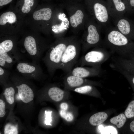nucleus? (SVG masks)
<instances>
[{"label": "nucleus", "mask_w": 134, "mask_h": 134, "mask_svg": "<svg viewBox=\"0 0 134 134\" xmlns=\"http://www.w3.org/2000/svg\"><path fill=\"white\" fill-rule=\"evenodd\" d=\"M19 34L21 37L18 41V45L22 51L25 52L34 63L39 64L42 56L49 47L41 35L40 33L24 28Z\"/></svg>", "instance_id": "nucleus-1"}, {"label": "nucleus", "mask_w": 134, "mask_h": 134, "mask_svg": "<svg viewBox=\"0 0 134 134\" xmlns=\"http://www.w3.org/2000/svg\"><path fill=\"white\" fill-rule=\"evenodd\" d=\"M25 18L11 7L0 15V34H18L25 27Z\"/></svg>", "instance_id": "nucleus-2"}, {"label": "nucleus", "mask_w": 134, "mask_h": 134, "mask_svg": "<svg viewBox=\"0 0 134 134\" xmlns=\"http://www.w3.org/2000/svg\"><path fill=\"white\" fill-rule=\"evenodd\" d=\"M51 9L38 5L35 9L25 18V26L29 29L40 33L45 29L44 22L49 21L52 17Z\"/></svg>", "instance_id": "nucleus-3"}, {"label": "nucleus", "mask_w": 134, "mask_h": 134, "mask_svg": "<svg viewBox=\"0 0 134 134\" xmlns=\"http://www.w3.org/2000/svg\"><path fill=\"white\" fill-rule=\"evenodd\" d=\"M67 46L65 43L56 42L48 49L42 61L50 74H53L59 69L62 57Z\"/></svg>", "instance_id": "nucleus-4"}, {"label": "nucleus", "mask_w": 134, "mask_h": 134, "mask_svg": "<svg viewBox=\"0 0 134 134\" xmlns=\"http://www.w3.org/2000/svg\"><path fill=\"white\" fill-rule=\"evenodd\" d=\"M18 35L0 34V54H7L17 62L24 58L18 45Z\"/></svg>", "instance_id": "nucleus-5"}, {"label": "nucleus", "mask_w": 134, "mask_h": 134, "mask_svg": "<svg viewBox=\"0 0 134 134\" xmlns=\"http://www.w3.org/2000/svg\"><path fill=\"white\" fill-rule=\"evenodd\" d=\"M79 53V48L75 44L67 45L62 57L59 69L67 74L70 72L76 63Z\"/></svg>", "instance_id": "nucleus-6"}, {"label": "nucleus", "mask_w": 134, "mask_h": 134, "mask_svg": "<svg viewBox=\"0 0 134 134\" xmlns=\"http://www.w3.org/2000/svg\"><path fill=\"white\" fill-rule=\"evenodd\" d=\"M17 71L23 76L33 78L40 77L44 73L39 64L19 61L17 62Z\"/></svg>", "instance_id": "nucleus-7"}, {"label": "nucleus", "mask_w": 134, "mask_h": 134, "mask_svg": "<svg viewBox=\"0 0 134 134\" xmlns=\"http://www.w3.org/2000/svg\"><path fill=\"white\" fill-rule=\"evenodd\" d=\"M104 57V54L102 52L97 50H93L82 56L79 61L78 64L81 66L88 65L98 68V65Z\"/></svg>", "instance_id": "nucleus-8"}, {"label": "nucleus", "mask_w": 134, "mask_h": 134, "mask_svg": "<svg viewBox=\"0 0 134 134\" xmlns=\"http://www.w3.org/2000/svg\"><path fill=\"white\" fill-rule=\"evenodd\" d=\"M37 0H17L15 10L24 18L31 14L38 5Z\"/></svg>", "instance_id": "nucleus-9"}, {"label": "nucleus", "mask_w": 134, "mask_h": 134, "mask_svg": "<svg viewBox=\"0 0 134 134\" xmlns=\"http://www.w3.org/2000/svg\"><path fill=\"white\" fill-rule=\"evenodd\" d=\"M98 69L95 67L88 68L80 66L73 68L67 74L84 78L97 75L99 73Z\"/></svg>", "instance_id": "nucleus-10"}, {"label": "nucleus", "mask_w": 134, "mask_h": 134, "mask_svg": "<svg viewBox=\"0 0 134 134\" xmlns=\"http://www.w3.org/2000/svg\"><path fill=\"white\" fill-rule=\"evenodd\" d=\"M18 95L21 100L24 103H27L31 101L34 97V92L29 85L25 83L17 85Z\"/></svg>", "instance_id": "nucleus-11"}, {"label": "nucleus", "mask_w": 134, "mask_h": 134, "mask_svg": "<svg viewBox=\"0 0 134 134\" xmlns=\"http://www.w3.org/2000/svg\"><path fill=\"white\" fill-rule=\"evenodd\" d=\"M107 38L109 41L116 46H122L127 45L128 41L125 36L119 31L113 30L108 34Z\"/></svg>", "instance_id": "nucleus-12"}, {"label": "nucleus", "mask_w": 134, "mask_h": 134, "mask_svg": "<svg viewBox=\"0 0 134 134\" xmlns=\"http://www.w3.org/2000/svg\"><path fill=\"white\" fill-rule=\"evenodd\" d=\"M94 9L95 17L98 20L102 23L107 21L109 16L107 9L105 6L96 3L94 5Z\"/></svg>", "instance_id": "nucleus-13"}, {"label": "nucleus", "mask_w": 134, "mask_h": 134, "mask_svg": "<svg viewBox=\"0 0 134 134\" xmlns=\"http://www.w3.org/2000/svg\"><path fill=\"white\" fill-rule=\"evenodd\" d=\"M66 86L70 88H77L83 86L86 80L82 78L67 74L65 77Z\"/></svg>", "instance_id": "nucleus-14"}, {"label": "nucleus", "mask_w": 134, "mask_h": 134, "mask_svg": "<svg viewBox=\"0 0 134 134\" xmlns=\"http://www.w3.org/2000/svg\"><path fill=\"white\" fill-rule=\"evenodd\" d=\"M88 34L86 38L87 43L90 45L97 44L99 41L100 36L96 27L90 25L88 27Z\"/></svg>", "instance_id": "nucleus-15"}, {"label": "nucleus", "mask_w": 134, "mask_h": 134, "mask_svg": "<svg viewBox=\"0 0 134 134\" xmlns=\"http://www.w3.org/2000/svg\"><path fill=\"white\" fill-rule=\"evenodd\" d=\"M117 26L119 31L124 35H128L132 31V24L126 19H122L119 20Z\"/></svg>", "instance_id": "nucleus-16"}, {"label": "nucleus", "mask_w": 134, "mask_h": 134, "mask_svg": "<svg viewBox=\"0 0 134 134\" xmlns=\"http://www.w3.org/2000/svg\"><path fill=\"white\" fill-rule=\"evenodd\" d=\"M108 115L106 113L99 112L92 115L89 119V122L92 125H99L105 121Z\"/></svg>", "instance_id": "nucleus-17"}, {"label": "nucleus", "mask_w": 134, "mask_h": 134, "mask_svg": "<svg viewBox=\"0 0 134 134\" xmlns=\"http://www.w3.org/2000/svg\"><path fill=\"white\" fill-rule=\"evenodd\" d=\"M48 94L52 100L56 102H59L63 98L64 91L59 87H53L49 88Z\"/></svg>", "instance_id": "nucleus-18"}, {"label": "nucleus", "mask_w": 134, "mask_h": 134, "mask_svg": "<svg viewBox=\"0 0 134 134\" xmlns=\"http://www.w3.org/2000/svg\"><path fill=\"white\" fill-rule=\"evenodd\" d=\"M83 17L82 12L79 10H77L70 18V22L71 26L74 28L76 27L78 25L82 23Z\"/></svg>", "instance_id": "nucleus-19"}, {"label": "nucleus", "mask_w": 134, "mask_h": 134, "mask_svg": "<svg viewBox=\"0 0 134 134\" xmlns=\"http://www.w3.org/2000/svg\"><path fill=\"white\" fill-rule=\"evenodd\" d=\"M126 121L125 116L121 113L112 118L110 121L111 123L116 125L118 128H120L123 126Z\"/></svg>", "instance_id": "nucleus-20"}, {"label": "nucleus", "mask_w": 134, "mask_h": 134, "mask_svg": "<svg viewBox=\"0 0 134 134\" xmlns=\"http://www.w3.org/2000/svg\"><path fill=\"white\" fill-rule=\"evenodd\" d=\"M15 90L13 87H10L5 88L4 93L5 98L9 104L13 103Z\"/></svg>", "instance_id": "nucleus-21"}, {"label": "nucleus", "mask_w": 134, "mask_h": 134, "mask_svg": "<svg viewBox=\"0 0 134 134\" xmlns=\"http://www.w3.org/2000/svg\"><path fill=\"white\" fill-rule=\"evenodd\" d=\"M125 114L126 117L128 118L134 116V100L129 103L125 111Z\"/></svg>", "instance_id": "nucleus-22"}, {"label": "nucleus", "mask_w": 134, "mask_h": 134, "mask_svg": "<svg viewBox=\"0 0 134 134\" xmlns=\"http://www.w3.org/2000/svg\"><path fill=\"white\" fill-rule=\"evenodd\" d=\"M18 132L16 126L8 124L5 126L4 133L5 134H17Z\"/></svg>", "instance_id": "nucleus-23"}, {"label": "nucleus", "mask_w": 134, "mask_h": 134, "mask_svg": "<svg viewBox=\"0 0 134 134\" xmlns=\"http://www.w3.org/2000/svg\"><path fill=\"white\" fill-rule=\"evenodd\" d=\"M102 125L99 126V129L100 131L103 134H117V132L116 129L112 126H109L105 128L103 127Z\"/></svg>", "instance_id": "nucleus-24"}, {"label": "nucleus", "mask_w": 134, "mask_h": 134, "mask_svg": "<svg viewBox=\"0 0 134 134\" xmlns=\"http://www.w3.org/2000/svg\"><path fill=\"white\" fill-rule=\"evenodd\" d=\"M59 114L61 117L68 121H71L73 119V116L72 114L66 110L61 109L60 111Z\"/></svg>", "instance_id": "nucleus-25"}, {"label": "nucleus", "mask_w": 134, "mask_h": 134, "mask_svg": "<svg viewBox=\"0 0 134 134\" xmlns=\"http://www.w3.org/2000/svg\"><path fill=\"white\" fill-rule=\"evenodd\" d=\"M92 89V87L90 85H84L75 88L74 91L75 92L81 94H85L91 91Z\"/></svg>", "instance_id": "nucleus-26"}, {"label": "nucleus", "mask_w": 134, "mask_h": 134, "mask_svg": "<svg viewBox=\"0 0 134 134\" xmlns=\"http://www.w3.org/2000/svg\"><path fill=\"white\" fill-rule=\"evenodd\" d=\"M116 9L118 11H124L125 9V6L124 4L121 0H113Z\"/></svg>", "instance_id": "nucleus-27"}, {"label": "nucleus", "mask_w": 134, "mask_h": 134, "mask_svg": "<svg viewBox=\"0 0 134 134\" xmlns=\"http://www.w3.org/2000/svg\"><path fill=\"white\" fill-rule=\"evenodd\" d=\"M52 112L51 111L45 110V118L44 123L47 125H52L51 123L52 121V118L51 117Z\"/></svg>", "instance_id": "nucleus-28"}, {"label": "nucleus", "mask_w": 134, "mask_h": 134, "mask_svg": "<svg viewBox=\"0 0 134 134\" xmlns=\"http://www.w3.org/2000/svg\"><path fill=\"white\" fill-rule=\"evenodd\" d=\"M5 103L4 102L3 100L0 99V117H4L5 114Z\"/></svg>", "instance_id": "nucleus-29"}, {"label": "nucleus", "mask_w": 134, "mask_h": 134, "mask_svg": "<svg viewBox=\"0 0 134 134\" xmlns=\"http://www.w3.org/2000/svg\"><path fill=\"white\" fill-rule=\"evenodd\" d=\"M13 0H0V9L5 5L11 3Z\"/></svg>", "instance_id": "nucleus-30"}, {"label": "nucleus", "mask_w": 134, "mask_h": 134, "mask_svg": "<svg viewBox=\"0 0 134 134\" xmlns=\"http://www.w3.org/2000/svg\"><path fill=\"white\" fill-rule=\"evenodd\" d=\"M60 107L61 109L66 110L68 108V105L67 103H63L61 104Z\"/></svg>", "instance_id": "nucleus-31"}, {"label": "nucleus", "mask_w": 134, "mask_h": 134, "mask_svg": "<svg viewBox=\"0 0 134 134\" xmlns=\"http://www.w3.org/2000/svg\"><path fill=\"white\" fill-rule=\"evenodd\" d=\"M130 128L131 130L134 132V120L132 121L130 123Z\"/></svg>", "instance_id": "nucleus-32"}, {"label": "nucleus", "mask_w": 134, "mask_h": 134, "mask_svg": "<svg viewBox=\"0 0 134 134\" xmlns=\"http://www.w3.org/2000/svg\"><path fill=\"white\" fill-rule=\"evenodd\" d=\"M129 1L131 7H134V0H129Z\"/></svg>", "instance_id": "nucleus-33"}, {"label": "nucleus", "mask_w": 134, "mask_h": 134, "mask_svg": "<svg viewBox=\"0 0 134 134\" xmlns=\"http://www.w3.org/2000/svg\"><path fill=\"white\" fill-rule=\"evenodd\" d=\"M132 81H133V84H134V77L133 78V79Z\"/></svg>", "instance_id": "nucleus-34"}, {"label": "nucleus", "mask_w": 134, "mask_h": 134, "mask_svg": "<svg viewBox=\"0 0 134 134\" xmlns=\"http://www.w3.org/2000/svg\"></svg>", "instance_id": "nucleus-35"}]
</instances>
